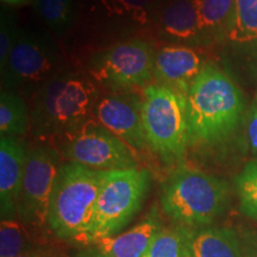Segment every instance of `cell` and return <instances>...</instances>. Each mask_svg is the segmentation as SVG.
<instances>
[{
  "label": "cell",
  "instance_id": "cell-1",
  "mask_svg": "<svg viewBox=\"0 0 257 257\" xmlns=\"http://www.w3.org/2000/svg\"><path fill=\"white\" fill-rule=\"evenodd\" d=\"M245 99L232 79L206 64L187 93L188 148L224 144L242 124Z\"/></svg>",
  "mask_w": 257,
  "mask_h": 257
},
{
  "label": "cell",
  "instance_id": "cell-19",
  "mask_svg": "<svg viewBox=\"0 0 257 257\" xmlns=\"http://www.w3.org/2000/svg\"><path fill=\"white\" fill-rule=\"evenodd\" d=\"M201 34L229 31L234 14V0H193Z\"/></svg>",
  "mask_w": 257,
  "mask_h": 257
},
{
  "label": "cell",
  "instance_id": "cell-9",
  "mask_svg": "<svg viewBox=\"0 0 257 257\" xmlns=\"http://www.w3.org/2000/svg\"><path fill=\"white\" fill-rule=\"evenodd\" d=\"M60 55L49 38L21 31L2 69L6 91H35L59 74Z\"/></svg>",
  "mask_w": 257,
  "mask_h": 257
},
{
  "label": "cell",
  "instance_id": "cell-27",
  "mask_svg": "<svg viewBox=\"0 0 257 257\" xmlns=\"http://www.w3.org/2000/svg\"><path fill=\"white\" fill-rule=\"evenodd\" d=\"M16 257H64L62 253L53 248H48V246H35L34 249L29 250V251L21 253V255Z\"/></svg>",
  "mask_w": 257,
  "mask_h": 257
},
{
  "label": "cell",
  "instance_id": "cell-13",
  "mask_svg": "<svg viewBox=\"0 0 257 257\" xmlns=\"http://www.w3.org/2000/svg\"><path fill=\"white\" fill-rule=\"evenodd\" d=\"M29 150L18 138L0 140V213L2 219L18 216L19 197Z\"/></svg>",
  "mask_w": 257,
  "mask_h": 257
},
{
  "label": "cell",
  "instance_id": "cell-5",
  "mask_svg": "<svg viewBox=\"0 0 257 257\" xmlns=\"http://www.w3.org/2000/svg\"><path fill=\"white\" fill-rule=\"evenodd\" d=\"M141 96L148 148L167 165H184L188 149L187 96L155 83Z\"/></svg>",
  "mask_w": 257,
  "mask_h": 257
},
{
  "label": "cell",
  "instance_id": "cell-15",
  "mask_svg": "<svg viewBox=\"0 0 257 257\" xmlns=\"http://www.w3.org/2000/svg\"><path fill=\"white\" fill-rule=\"evenodd\" d=\"M161 25L167 36L191 43L201 34L193 0H170L162 10Z\"/></svg>",
  "mask_w": 257,
  "mask_h": 257
},
{
  "label": "cell",
  "instance_id": "cell-17",
  "mask_svg": "<svg viewBox=\"0 0 257 257\" xmlns=\"http://www.w3.org/2000/svg\"><path fill=\"white\" fill-rule=\"evenodd\" d=\"M31 124L28 106L16 92L3 89L0 94V135L19 138L27 134Z\"/></svg>",
  "mask_w": 257,
  "mask_h": 257
},
{
  "label": "cell",
  "instance_id": "cell-3",
  "mask_svg": "<svg viewBox=\"0 0 257 257\" xmlns=\"http://www.w3.org/2000/svg\"><path fill=\"white\" fill-rule=\"evenodd\" d=\"M104 173L62 163L51 193L48 225L57 237L86 244Z\"/></svg>",
  "mask_w": 257,
  "mask_h": 257
},
{
  "label": "cell",
  "instance_id": "cell-20",
  "mask_svg": "<svg viewBox=\"0 0 257 257\" xmlns=\"http://www.w3.org/2000/svg\"><path fill=\"white\" fill-rule=\"evenodd\" d=\"M227 36L237 44L257 41V0H234V14Z\"/></svg>",
  "mask_w": 257,
  "mask_h": 257
},
{
  "label": "cell",
  "instance_id": "cell-10",
  "mask_svg": "<svg viewBox=\"0 0 257 257\" xmlns=\"http://www.w3.org/2000/svg\"><path fill=\"white\" fill-rule=\"evenodd\" d=\"M61 166L60 153L53 147L29 150L18 205V217L24 224L38 229L48 224L51 193Z\"/></svg>",
  "mask_w": 257,
  "mask_h": 257
},
{
  "label": "cell",
  "instance_id": "cell-24",
  "mask_svg": "<svg viewBox=\"0 0 257 257\" xmlns=\"http://www.w3.org/2000/svg\"><path fill=\"white\" fill-rule=\"evenodd\" d=\"M43 21L55 31H63L72 23V0H36Z\"/></svg>",
  "mask_w": 257,
  "mask_h": 257
},
{
  "label": "cell",
  "instance_id": "cell-25",
  "mask_svg": "<svg viewBox=\"0 0 257 257\" xmlns=\"http://www.w3.org/2000/svg\"><path fill=\"white\" fill-rule=\"evenodd\" d=\"M21 34L16 27L15 22L9 17L3 16L2 27H0V68H4L8 62L10 54L14 49L16 41Z\"/></svg>",
  "mask_w": 257,
  "mask_h": 257
},
{
  "label": "cell",
  "instance_id": "cell-30",
  "mask_svg": "<svg viewBox=\"0 0 257 257\" xmlns=\"http://www.w3.org/2000/svg\"><path fill=\"white\" fill-rule=\"evenodd\" d=\"M256 98H257V95H256Z\"/></svg>",
  "mask_w": 257,
  "mask_h": 257
},
{
  "label": "cell",
  "instance_id": "cell-28",
  "mask_svg": "<svg viewBox=\"0 0 257 257\" xmlns=\"http://www.w3.org/2000/svg\"><path fill=\"white\" fill-rule=\"evenodd\" d=\"M75 257H106L102 255L101 252H99L98 250L95 248H89V249H86V250H81V251H79L76 253Z\"/></svg>",
  "mask_w": 257,
  "mask_h": 257
},
{
  "label": "cell",
  "instance_id": "cell-12",
  "mask_svg": "<svg viewBox=\"0 0 257 257\" xmlns=\"http://www.w3.org/2000/svg\"><path fill=\"white\" fill-rule=\"evenodd\" d=\"M206 64L194 48L167 46L156 51L154 83L187 96L192 83Z\"/></svg>",
  "mask_w": 257,
  "mask_h": 257
},
{
  "label": "cell",
  "instance_id": "cell-16",
  "mask_svg": "<svg viewBox=\"0 0 257 257\" xmlns=\"http://www.w3.org/2000/svg\"><path fill=\"white\" fill-rule=\"evenodd\" d=\"M191 257H243V253L233 231L202 227L193 232Z\"/></svg>",
  "mask_w": 257,
  "mask_h": 257
},
{
  "label": "cell",
  "instance_id": "cell-22",
  "mask_svg": "<svg viewBox=\"0 0 257 257\" xmlns=\"http://www.w3.org/2000/svg\"><path fill=\"white\" fill-rule=\"evenodd\" d=\"M240 211L257 219V161H250L234 178Z\"/></svg>",
  "mask_w": 257,
  "mask_h": 257
},
{
  "label": "cell",
  "instance_id": "cell-6",
  "mask_svg": "<svg viewBox=\"0 0 257 257\" xmlns=\"http://www.w3.org/2000/svg\"><path fill=\"white\" fill-rule=\"evenodd\" d=\"M150 185L148 169L135 167L105 172L86 244L119 233L142 208Z\"/></svg>",
  "mask_w": 257,
  "mask_h": 257
},
{
  "label": "cell",
  "instance_id": "cell-2",
  "mask_svg": "<svg viewBox=\"0 0 257 257\" xmlns=\"http://www.w3.org/2000/svg\"><path fill=\"white\" fill-rule=\"evenodd\" d=\"M99 92L78 73H59L35 92L31 130L37 137L61 138L94 118Z\"/></svg>",
  "mask_w": 257,
  "mask_h": 257
},
{
  "label": "cell",
  "instance_id": "cell-11",
  "mask_svg": "<svg viewBox=\"0 0 257 257\" xmlns=\"http://www.w3.org/2000/svg\"><path fill=\"white\" fill-rule=\"evenodd\" d=\"M94 118L134 149L148 147L142 121V96L135 92L110 93L99 99Z\"/></svg>",
  "mask_w": 257,
  "mask_h": 257
},
{
  "label": "cell",
  "instance_id": "cell-18",
  "mask_svg": "<svg viewBox=\"0 0 257 257\" xmlns=\"http://www.w3.org/2000/svg\"><path fill=\"white\" fill-rule=\"evenodd\" d=\"M194 229L176 226L160 230L143 257H191V242Z\"/></svg>",
  "mask_w": 257,
  "mask_h": 257
},
{
  "label": "cell",
  "instance_id": "cell-14",
  "mask_svg": "<svg viewBox=\"0 0 257 257\" xmlns=\"http://www.w3.org/2000/svg\"><path fill=\"white\" fill-rule=\"evenodd\" d=\"M162 229L159 214L153 210L130 230L96 240L92 245L106 257H143L155 234Z\"/></svg>",
  "mask_w": 257,
  "mask_h": 257
},
{
  "label": "cell",
  "instance_id": "cell-7",
  "mask_svg": "<svg viewBox=\"0 0 257 257\" xmlns=\"http://www.w3.org/2000/svg\"><path fill=\"white\" fill-rule=\"evenodd\" d=\"M156 51L143 40H128L96 54L91 75L112 93L142 91L154 81Z\"/></svg>",
  "mask_w": 257,
  "mask_h": 257
},
{
  "label": "cell",
  "instance_id": "cell-4",
  "mask_svg": "<svg viewBox=\"0 0 257 257\" xmlns=\"http://www.w3.org/2000/svg\"><path fill=\"white\" fill-rule=\"evenodd\" d=\"M229 198V184L223 179L180 165L163 185L161 206L180 226L194 229L213 223Z\"/></svg>",
  "mask_w": 257,
  "mask_h": 257
},
{
  "label": "cell",
  "instance_id": "cell-8",
  "mask_svg": "<svg viewBox=\"0 0 257 257\" xmlns=\"http://www.w3.org/2000/svg\"><path fill=\"white\" fill-rule=\"evenodd\" d=\"M62 155L68 162L100 172L138 167L136 156L124 141L92 118L61 137Z\"/></svg>",
  "mask_w": 257,
  "mask_h": 257
},
{
  "label": "cell",
  "instance_id": "cell-21",
  "mask_svg": "<svg viewBox=\"0 0 257 257\" xmlns=\"http://www.w3.org/2000/svg\"><path fill=\"white\" fill-rule=\"evenodd\" d=\"M28 231L15 219H2L0 224V257H16L34 249Z\"/></svg>",
  "mask_w": 257,
  "mask_h": 257
},
{
  "label": "cell",
  "instance_id": "cell-29",
  "mask_svg": "<svg viewBox=\"0 0 257 257\" xmlns=\"http://www.w3.org/2000/svg\"><path fill=\"white\" fill-rule=\"evenodd\" d=\"M29 2H30V0H2L3 4L10 5V6L23 5V4H27V3H29Z\"/></svg>",
  "mask_w": 257,
  "mask_h": 257
},
{
  "label": "cell",
  "instance_id": "cell-26",
  "mask_svg": "<svg viewBox=\"0 0 257 257\" xmlns=\"http://www.w3.org/2000/svg\"><path fill=\"white\" fill-rule=\"evenodd\" d=\"M248 141L251 148V152L257 156V98L253 100L248 113Z\"/></svg>",
  "mask_w": 257,
  "mask_h": 257
},
{
  "label": "cell",
  "instance_id": "cell-23",
  "mask_svg": "<svg viewBox=\"0 0 257 257\" xmlns=\"http://www.w3.org/2000/svg\"><path fill=\"white\" fill-rule=\"evenodd\" d=\"M101 3L110 16L127 17L136 23L147 24L155 0H101Z\"/></svg>",
  "mask_w": 257,
  "mask_h": 257
}]
</instances>
